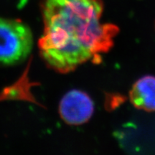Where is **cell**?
<instances>
[{
  "mask_svg": "<svg viewBox=\"0 0 155 155\" xmlns=\"http://www.w3.org/2000/svg\"><path fill=\"white\" fill-rule=\"evenodd\" d=\"M43 33L38 42L42 59L61 73L98 60L113 45L118 28L101 22L102 0H43Z\"/></svg>",
  "mask_w": 155,
  "mask_h": 155,
  "instance_id": "1",
  "label": "cell"
},
{
  "mask_svg": "<svg viewBox=\"0 0 155 155\" xmlns=\"http://www.w3.org/2000/svg\"><path fill=\"white\" fill-rule=\"evenodd\" d=\"M33 47L30 28L19 19L0 18V65L22 63Z\"/></svg>",
  "mask_w": 155,
  "mask_h": 155,
  "instance_id": "2",
  "label": "cell"
},
{
  "mask_svg": "<svg viewBox=\"0 0 155 155\" xmlns=\"http://www.w3.org/2000/svg\"><path fill=\"white\" fill-rule=\"evenodd\" d=\"M131 104L138 109L155 111V77L146 75L134 83L129 93Z\"/></svg>",
  "mask_w": 155,
  "mask_h": 155,
  "instance_id": "4",
  "label": "cell"
},
{
  "mask_svg": "<svg viewBox=\"0 0 155 155\" xmlns=\"http://www.w3.org/2000/svg\"><path fill=\"white\" fill-rule=\"evenodd\" d=\"M94 112V104L86 93L70 91L64 95L59 104V114L64 122L80 126L88 122Z\"/></svg>",
  "mask_w": 155,
  "mask_h": 155,
  "instance_id": "3",
  "label": "cell"
}]
</instances>
